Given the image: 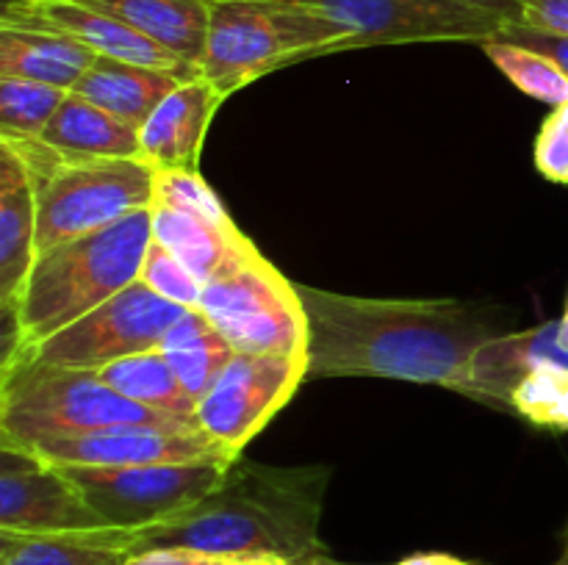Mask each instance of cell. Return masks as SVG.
Wrapping results in <instances>:
<instances>
[{
  "label": "cell",
  "instance_id": "cell-1",
  "mask_svg": "<svg viewBox=\"0 0 568 565\" xmlns=\"http://www.w3.org/2000/svg\"><path fill=\"white\" fill-rule=\"evenodd\" d=\"M308 319V377H386L475 397L469 363L491 336L455 299H369L297 282Z\"/></svg>",
  "mask_w": 568,
  "mask_h": 565
},
{
  "label": "cell",
  "instance_id": "cell-2",
  "mask_svg": "<svg viewBox=\"0 0 568 565\" xmlns=\"http://www.w3.org/2000/svg\"><path fill=\"white\" fill-rule=\"evenodd\" d=\"M331 476V465H264L239 458L203 502L136 532V552L186 546L220 557L277 554L305 563L325 554L320 521Z\"/></svg>",
  "mask_w": 568,
  "mask_h": 565
},
{
  "label": "cell",
  "instance_id": "cell-3",
  "mask_svg": "<svg viewBox=\"0 0 568 565\" xmlns=\"http://www.w3.org/2000/svg\"><path fill=\"white\" fill-rule=\"evenodd\" d=\"M150 242L153 214L144 208L105 230L72 238L39 255L17 305L28 349L133 286Z\"/></svg>",
  "mask_w": 568,
  "mask_h": 565
},
{
  "label": "cell",
  "instance_id": "cell-4",
  "mask_svg": "<svg viewBox=\"0 0 568 565\" xmlns=\"http://www.w3.org/2000/svg\"><path fill=\"white\" fill-rule=\"evenodd\" d=\"M338 50H353V33L297 0H209L200 75L231 97L281 66Z\"/></svg>",
  "mask_w": 568,
  "mask_h": 565
},
{
  "label": "cell",
  "instance_id": "cell-5",
  "mask_svg": "<svg viewBox=\"0 0 568 565\" xmlns=\"http://www.w3.org/2000/svg\"><path fill=\"white\" fill-rule=\"evenodd\" d=\"M37 188L39 255L153 208L155 166L144 158L70 161L42 138H9Z\"/></svg>",
  "mask_w": 568,
  "mask_h": 565
},
{
  "label": "cell",
  "instance_id": "cell-6",
  "mask_svg": "<svg viewBox=\"0 0 568 565\" xmlns=\"http://www.w3.org/2000/svg\"><path fill=\"white\" fill-rule=\"evenodd\" d=\"M116 424H194L122 397L98 371L20 360L0 371V446L37 449Z\"/></svg>",
  "mask_w": 568,
  "mask_h": 565
},
{
  "label": "cell",
  "instance_id": "cell-7",
  "mask_svg": "<svg viewBox=\"0 0 568 565\" xmlns=\"http://www.w3.org/2000/svg\"><path fill=\"white\" fill-rule=\"evenodd\" d=\"M236 352L308 355V319L297 282L255 249L203 286L200 308Z\"/></svg>",
  "mask_w": 568,
  "mask_h": 565
},
{
  "label": "cell",
  "instance_id": "cell-8",
  "mask_svg": "<svg viewBox=\"0 0 568 565\" xmlns=\"http://www.w3.org/2000/svg\"><path fill=\"white\" fill-rule=\"evenodd\" d=\"M225 460L150 465H59L114 530L142 532L186 513L220 487Z\"/></svg>",
  "mask_w": 568,
  "mask_h": 565
},
{
  "label": "cell",
  "instance_id": "cell-9",
  "mask_svg": "<svg viewBox=\"0 0 568 565\" xmlns=\"http://www.w3.org/2000/svg\"><path fill=\"white\" fill-rule=\"evenodd\" d=\"M189 308L170 302L150 291L144 282H133L125 291L111 297L67 325L55 336L31 347L22 360H37L48 366L98 371L114 360L159 349L166 330L186 314Z\"/></svg>",
  "mask_w": 568,
  "mask_h": 565
},
{
  "label": "cell",
  "instance_id": "cell-10",
  "mask_svg": "<svg viewBox=\"0 0 568 565\" xmlns=\"http://www.w3.org/2000/svg\"><path fill=\"white\" fill-rule=\"evenodd\" d=\"M308 377V355L236 352L197 402V427L233 458L286 408Z\"/></svg>",
  "mask_w": 568,
  "mask_h": 565
},
{
  "label": "cell",
  "instance_id": "cell-11",
  "mask_svg": "<svg viewBox=\"0 0 568 565\" xmlns=\"http://www.w3.org/2000/svg\"><path fill=\"white\" fill-rule=\"evenodd\" d=\"M353 33L355 48L414 42H477L499 37L503 22L460 0H297Z\"/></svg>",
  "mask_w": 568,
  "mask_h": 565
},
{
  "label": "cell",
  "instance_id": "cell-12",
  "mask_svg": "<svg viewBox=\"0 0 568 565\" xmlns=\"http://www.w3.org/2000/svg\"><path fill=\"white\" fill-rule=\"evenodd\" d=\"M105 526L59 465L31 449L0 446V530L50 535Z\"/></svg>",
  "mask_w": 568,
  "mask_h": 565
},
{
  "label": "cell",
  "instance_id": "cell-13",
  "mask_svg": "<svg viewBox=\"0 0 568 565\" xmlns=\"http://www.w3.org/2000/svg\"><path fill=\"white\" fill-rule=\"evenodd\" d=\"M39 458L50 465H150L200 463L239 458L216 446L197 424H116L78 438L39 443Z\"/></svg>",
  "mask_w": 568,
  "mask_h": 565
},
{
  "label": "cell",
  "instance_id": "cell-14",
  "mask_svg": "<svg viewBox=\"0 0 568 565\" xmlns=\"http://www.w3.org/2000/svg\"><path fill=\"white\" fill-rule=\"evenodd\" d=\"M0 22L3 25L64 33V37H72L87 44V48H92L98 55L153 66V70L172 72V75H181L186 81L189 78H200L197 66L186 64L175 53L133 31L131 25L94 9V6H87L83 0H3Z\"/></svg>",
  "mask_w": 568,
  "mask_h": 565
},
{
  "label": "cell",
  "instance_id": "cell-15",
  "mask_svg": "<svg viewBox=\"0 0 568 565\" xmlns=\"http://www.w3.org/2000/svg\"><path fill=\"white\" fill-rule=\"evenodd\" d=\"M225 94L203 75L183 81L139 127V158L155 170H200L205 133Z\"/></svg>",
  "mask_w": 568,
  "mask_h": 565
},
{
  "label": "cell",
  "instance_id": "cell-16",
  "mask_svg": "<svg viewBox=\"0 0 568 565\" xmlns=\"http://www.w3.org/2000/svg\"><path fill=\"white\" fill-rule=\"evenodd\" d=\"M538 369L568 371V352L560 347L558 321L488 338L471 358L469 380L477 399L510 408V397L519 382Z\"/></svg>",
  "mask_w": 568,
  "mask_h": 565
},
{
  "label": "cell",
  "instance_id": "cell-17",
  "mask_svg": "<svg viewBox=\"0 0 568 565\" xmlns=\"http://www.w3.org/2000/svg\"><path fill=\"white\" fill-rule=\"evenodd\" d=\"M98 53L78 39L0 22V78H28L72 92Z\"/></svg>",
  "mask_w": 568,
  "mask_h": 565
},
{
  "label": "cell",
  "instance_id": "cell-18",
  "mask_svg": "<svg viewBox=\"0 0 568 565\" xmlns=\"http://www.w3.org/2000/svg\"><path fill=\"white\" fill-rule=\"evenodd\" d=\"M183 81L186 78L172 75V72L98 55L87 75L75 83L72 94L109 111L128 125L142 127L148 116L159 109L161 100Z\"/></svg>",
  "mask_w": 568,
  "mask_h": 565
},
{
  "label": "cell",
  "instance_id": "cell-19",
  "mask_svg": "<svg viewBox=\"0 0 568 565\" xmlns=\"http://www.w3.org/2000/svg\"><path fill=\"white\" fill-rule=\"evenodd\" d=\"M150 214H153V242L170 249L203 282L258 249L239 227L222 230L214 222L189 214V210L153 203Z\"/></svg>",
  "mask_w": 568,
  "mask_h": 565
},
{
  "label": "cell",
  "instance_id": "cell-20",
  "mask_svg": "<svg viewBox=\"0 0 568 565\" xmlns=\"http://www.w3.org/2000/svg\"><path fill=\"white\" fill-rule=\"evenodd\" d=\"M136 554V532L83 530L22 535L0 530V565H125Z\"/></svg>",
  "mask_w": 568,
  "mask_h": 565
},
{
  "label": "cell",
  "instance_id": "cell-21",
  "mask_svg": "<svg viewBox=\"0 0 568 565\" xmlns=\"http://www.w3.org/2000/svg\"><path fill=\"white\" fill-rule=\"evenodd\" d=\"M197 66L209 39V0H83Z\"/></svg>",
  "mask_w": 568,
  "mask_h": 565
},
{
  "label": "cell",
  "instance_id": "cell-22",
  "mask_svg": "<svg viewBox=\"0 0 568 565\" xmlns=\"http://www.w3.org/2000/svg\"><path fill=\"white\" fill-rule=\"evenodd\" d=\"M39 138L70 161L139 158V127L72 92Z\"/></svg>",
  "mask_w": 568,
  "mask_h": 565
},
{
  "label": "cell",
  "instance_id": "cell-23",
  "mask_svg": "<svg viewBox=\"0 0 568 565\" xmlns=\"http://www.w3.org/2000/svg\"><path fill=\"white\" fill-rule=\"evenodd\" d=\"M159 352L170 360L183 388L200 402L205 391L214 386L216 377L222 374V369L231 363L236 349L211 325L203 310H186L166 330L164 341L159 343Z\"/></svg>",
  "mask_w": 568,
  "mask_h": 565
},
{
  "label": "cell",
  "instance_id": "cell-24",
  "mask_svg": "<svg viewBox=\"0 0 568 565\" xmlns=\"http://www.w3.org/2000/svg\"><path fill=\"white\" fill-rule=\"evenodd\" d=\"M98 374L131 402L197 424V399L183 388L170 360L159 349L114 360V363L98 369Z\"/></svg>",
  "mask_w": 568,
  "mask_h": 565
},
{
  "label": "cell",
  "instance_id": "cell-25",
  "mask_svg": "<svg viewBox=\"0 0 568 565\" xmlns=\"http://www.w3.org/2000/svg\"><path fill=\"white\" fill-rule=\"evenodd\" d=\"M37 258V188L28 183L0 194V308L20 305Z\"/></svg>",
  "mask_w": 568,
  "mask_h": 565
},
{
  "label": "cell",
  "instance_id": "cell-26",
  "mask_svg": "<svg viewBox=\"0 0 568 565\" xmlns=\"http://www.w3.org/2000/svg\"><path fill=\"white\" fill-rule=\"evenodd\" d=\"M67 94V89L28 78H0V136L39 138Z\"/></svg>",
  "mask_w": 568,
  "mask_h": 565
},
{
  "label": "cell",
  "instance_id": "cell-27",
  "mask_svg": "<svg viewBox=\"0 0 568 565\" xmlns=\"http://www.w3.org/2000/svg\"><path fill=\"white\" fill-rule=\"evenodd\" d=\"M483 50L499 66V72L525 94L555 105V109L568 103V75L560 72L547 55L521 48V44L503 42V39H491L483 44Z\"/></svg>",
  "mask_w": 568,
  "mask_h": 565
},
{
  "label": "cell",
  "instance_id": "cell-28",
  "mask_svg": "<svg viewBox=\"0 0 568 565\" xmlns=\"http://www.w3.org/2000/svg\"><path fill=\"white\" fill-rule=\"evenodd\" d=\"M510 410L547 430L568 432V371L538 369L519 382Z\"/></svg>",
  "mask_w": 568,
  "mask_h": 565
},
{
  "label": "cell",
  "instance_id": "cell-29",
  "mask_svg": "<svg viewBox=\"0 0 568 565\" xmlns=\"http://www.w3.org/2000/svg\"><path fill=\"white\" fill-rule=\"evenodd\" d=\"M155 203L203 216L222 230H236V222L200 172L155 170Z\"/></svg>",
  "mask_w": 568,
  "mask_h": 565
},
{
  "label": "cell",
  "instance_id": "cell-30",
  "mask_svg": "<svg viewBox=\"0 0 568 565\" xmlns=\"http://www.w3.org/2000/svg\"><path fill=\"white\" fill-rule=\"evenodd\" d=\"M139 282L155 291L159 297L170 299V302L181 305V308L197 310L200 299H203V280L192 275L175 255L159 242H150L148 255H144L142 271H139Z\"/></svg>",
  "mask_w": 568,
  "mask_h": 565
},
{
  "label": "cell",
  "instance_id": "cell-31",
  "mask_svg": "<svg viewBox=\"0 0 568 565\" xmlns=\"http://www.w3.org/2000/svg\"><path fill=\"white\" fill-rule=\"evenodd\" d=\"M536 166L547 181L568 183V103L544 120L536 138Z\"/></svg>",
  "mask_w": 568,
  "mask_h": 565
},
{
  "label": "cell",
  "instance_id": "cell-32",
  "mask_svg": "<svg viewBox=\"0 0 568 565\" xmlns=\"http://www.w3.org/2000/svg\"><path fill=\"white\" fill-rule=\"evenodd\" d=\"M497 39L521 44V48L547 55L560 72H566L568 75V33L541 31V28H530L525 25V22H510V25H503V31H499Z\"/></svg>",
  "mask_w": 568,
  "mask_h": 565
},
{
  "label": "cell",
  "instance_id": "cell-33",
  "mask_svg": "<svg viewBox=\"0 0 568 565\" xmlns=\"http://www.w3.org/2000/svg\"><path fill=\"white\" fill-rule=\"evenodd\" d=\"M227 557L186 546H155L131 554L125 565H222Z\"/></svg>",
  "mask_w": 568,
  "mask_h": 565
},
{
  "label": "cell",
  "instance_id": "cell-34",
  "mask_svg": "<svg viewBox=\"0 0 568 565\" xmlns=\"http://www.w3.org/2000/svg\"><path fill=\"white\" fill-rule=\"evenodd\" d=\"M521 22L541 31L568 33V0H525Z\"/></svg>",
  "mask_w": 568,
  "mask_h": 565
},
{
  "label": "cell",
  "instance_id": "cell-35",
  "mask_svg": "<svg viewBox=\"0 0 568 565\" xmlns=\"http://www.w3.org/2000/svg\"><path fill=\"white\" fill-rule=\"evenodd\" d=\"M460 3L471 6L477 11H486V14L497 17L503 25L510 22H521L525 17V0H460Z\"/></svg>",
  "mask_w": 568,
  "mask_h": 565
},
{
  "label": "cell",
  "instance_id": "cell-36",
  "mask_svg": "<svg viewBox=\"0 0 568 565\" xmlns=\"http://www.w3.org/2000/svg\"><path fill=\"white\" fill-rule=\"evenodd\" d=\"M394 565H483V563L455 557V554H447V552H419V554H410V557L399 559V563H394Z\"/></svg>",
  "mask_w": 568,
  "mask_h": 565
},
{
  "label": "cell",
  "instance_id": "cell-37",
  "mask_svg": "<svg viewBox=\"0 0 568 565\" xmlns=\"http://www.w3.org/2000/svg\"><path fill=\"white\" fill-rule=\"evenodd\" d=\"M222 565H300L277 554H242V557H227Z\"/></svg>",
  "mask_w": 568,
  "mask_h": 565
},
{
  "label": "cell",
  "instance_id": "cell-38",
  "mask_svg": "<svg viewBox=\"0 0 568 565\" xmlns=\"http://www.w3.org/2000/svg\"><path fill=\"white\" fill-rule=\"evenodd\" d=\"M558 338H560V347L568 352V299H566V314L558 319Z\"/></svg>",
  "mask_w": 568,
  "mask_h": 565
},
{
  "label": "cell",
  "instance_id": "cell-39",
  "mask_svg": "<svg viewBox=\"0 0 568 565\" xmlns=\"http://www.w3.org/2000/svg\"><path fill=\"white\" fill-rule=\"evenodd\" d=\"M300 565H353V563H338V559L327 557V554H314V557H308L305 563Z\"/></svg>",
  "mask_w": 568,
  "mask_h": 565
},
{
  "label": "cell",
  "instance_id": "cell-40",
  "mask_svg": "<svg viewBox=\"0 0 568 565\" xmlns=\"http://www.w3.org/2000/svg\"><path fill=\"white\" fill-rule=\"evenodd\" d=\"M555 565H568V543H564V552H560V557L555 559Z\"/></svg>",
  "mask_w": 568,
  "mask_h": 565
},
{
  "label": "cell",
  "instance_id": "cell-41",
  "mask_svg": "<svg viewBox=\"0 0 568 565\" xmlns=\"http://www.w3.org/2000/svg\"><path fill=\"white\" fill-rule=\"evenodd\" d=\"M564 543H568V526H566V537H564Z\"/></svg>",
  "mask_w": 568,
  "mask_h": 565
}]
</instances>
